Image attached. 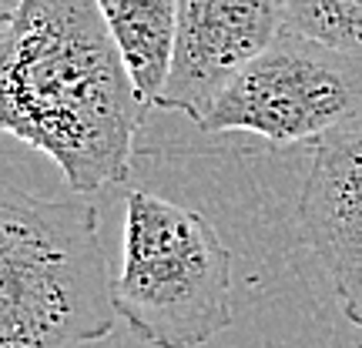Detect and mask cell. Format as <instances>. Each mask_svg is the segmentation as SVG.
Returning a JSON list of instances; mask_svg holds the SVG:
<instances>
[{"label": "cell", "instance_id": "6da1fadb", "mask_svg": "<svg viewBox=\"0 0 362 348\" xmlns=\"http://www.w3.org/2000/svg\"><path fill=\"white\" fill-rule=\"evenodd\" d=\"M144 101L98 0H17L4 27L0 121L78 194L131 171Z\"/></svg>", "mask_w": 362, "mask_h": 348}, {"label": "cell", "instance_id": "7a4b0ae2", "mask_svg": "<svg viewBox=\"0 0 362 348\" xmlns=\"http://www.w3.org/2000/svg\"><path fill=\"white\" fill-rule=\"evenodd\" d=\"M98 211L81 198L0 194V348H84L115 332Z\"/></svg>", "mask_w": 362, "mask_h": 348}, {"label": "cell", "instance_id": "3957f363", "mask_svg": "<svg viewBox=\"0 0 362 348\" xmlns=\"http://www.w3.org/2000/svg\"><path fill=\"white\" fill-rule=\"evenodd\" d=\"M121 322L155 348H194L235 322L232 251L218 228L161 194L128 191L121 265Z\"/></svg>", "mask_w": 362, "mask_h": 348}, {"label": "cell", "instance_id": "277c9868", "mask_svg": "<svg viewBox=\"0 0 362 348\" xmlns=\"http://www.w3.org/2000/svg\"><path fill=\"white\" fill-rule=\"evenodd\" d=\"M362 128V57L285 30L221 90L198 121L205 134L269 144H322Z\"/></svg>", "mask_w": 362, "mask_h": 348}, {"label": "cell", "instance_id": "5b68a950", "mask_svg": "<svg viewBox=\"0 0 362 348\" xmlns=\"http://www.w3.org/2000/svg\"><path fill=\"white\" fill-rule=\"evenodd\" d=\"M285 30L282 0H178L168 80L155 107L198 124L221 90Z\"/></svg>", "mask_w": 362, "mask_h": 348}, {"label": "cell", "instance_id": "8992f818", "mask_svg": "<svg viewBox=\"0 0 362 348\" xmlns=\"http://www.w3.org/2000/svg\"><path fill=\"white\" fill-rule=\"evenodd\" d=\"M296 215L342 315L362 328V128L315 148Z\"/></svg>", "mask_w": 362, "mask_h": 348}, {"label": "cell", "instance_id": "52a82bcc", "mask_svg": "<svg viewBox=\"0 0 362 348\" xmlns=\"http://www.w3.org/2000/svg\"><path fill=\"white\" fill-rule=\"evenodd\" d=\"M117 51L124 54L131 78L155 107V97L168 80L175 30H178V0H98Z\"/></svg>", "mask_w": 362, "mask_h": 348}, {"label": "cell", "instance_id": "ba28073f", "mask_svg": "<svg viewBox=\"0 0 362 348\" xmlns=\"http://www.w3.org/2000/svg\"><path fill=\"white\" fill-rule=\"evenodd\" d=\"M282 7L288 30L362 57V0H282Z\"/></svg>", "mask_w": 362, "mask_h": 348}]
</instances>
